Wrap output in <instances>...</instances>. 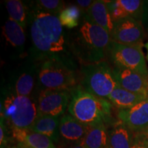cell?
Here are the masks:
<instances>
[{
	"label": "cell",
	"instance_id": "obj_1",
	"mask_svg": "<svg viewBox=\"0 0 148 148\" xmlns=\"http://www.w3.org/2000/svg\"><path fill=\"white\" fill-rule=\"evenodd\" d=\"M27 16L32 43L31 58L42 61L64 55L66 40L58 16L42 12L34 6Z\"/></svg>",
	"mask_w": 148,
	"mask_h": 148
},
{
	"label": "cell",
	"instance_id": "obj_2",
	"mask_svg": "<svg viewBox=\"0 0 148 148\" xmlns=\"http://www.w3.org/2000/svg\"><path fill=\"white\" fill-rule=\"evenodd\" d=\"M111 41L110 35L84 16L80 24L71 31L68 46L74 56L86 64L103 60Z\"/></svg>",
	"mask_w": 148,
	"mask_h": 148
},
{
	"label": "cell",
	"instance_id": "obj_3",
	"mask_svg": "<svg viewBox=\"0 0 148 148\" xmlns=\"http://www.w3.org/2000/svg\"><path fill=\"white\" fill-rule=\"evenodd\" d=\"M68 111L75 119L88 126L108 123L111 119L112 103L86 91L78 84L71 91Z\"/></svg>",
	"mask_w": 148,
	"mask_h": 148
},
{
	"label": "cell",
	"instance_id": "obj_4",
	"mask_svg": "<svg viewBox=\"0 0 148 148\" xmlns=\"http://www.w3.org/2000/svg\"><path fill=\"white\" fill-rule=\"evenodd\" d=\"M41 62L37 77L41 90H72L78 85L76 69L71 58L62 55L51 57Z\"/></svg>",
	"mask_w": 148,
	"mask_h": 148
},
{
	"label": "cell",
	"instance_id": "obj_5",
	"mask_svg": "<svg viewBox=\"0 0 148 148\" xmlns=\"http://www.w3.org/2000/svg\"><path fill=\"white\" fill-rule=\"evenodd\" d=\"M38 114V102L31 97L8 94L1 101V116L12 129L29 130Z\"/></svg>",
	"mask_w": 148,
	"mask_h": 148
},
{
	"label": "cell",
	"instance_id": "obj_6",
	"mask_svg": "<svg viewBox=\"0 0 148 148\" xmlns=\"http://www.w3.org/2000/svg\"><path fill=\"white\" fill-rule=\"evenodd\" d=\"M80 85L84 89L98 97L108 99L119 86L112 68L106 61L85 64L81 69Z\"/></svg>",
	"mask_w": 148,
	"mask_h": 148
},
{
	"label": "cell",
	"instance_id": "obj_7",
	"mask_svg": "<svg viewBox=\"0 0 148 148\" xmlns=\"http://www.w3.org/2000/svg\"><path fill=\"white\" fill-rule=\"evenodd\" d=\"M141 45H123L111 40L106 51L114 66L136 71L148 77V69Z\"/></svg>",
	"mask_w": 148,
	"mask_h": 148
},
{
	"label": "cell",
	"instance_id": "obj_8",
	"mask_svg": "<svg viewBox=\"0 0 148 148\" xmlns=\"http://www.w3.org/2000/svg\"><path fill=\"white\" fill-rule=\"evenodd\" d=\"M145 29L140 20L132 17L121 18L114 21L111 40L123 45L143 46Z\"/></svg>",
	"mask_w": 148,
	"mask_h": 148
},
{
	"label": "cell",
	"instance_id": "obj_9",
	"mask_svg": "<svg viewBox=\"0 0 148 148\" xmlns=\"http://www.w3.org/2000/svg\"><path fill=\"white\" fill-rule=\"evenodd\" d=\"M71 90L65 89H44L38 97L39 114L60 117L69 107Z\"/></svg>",
	"mask_w": 148,
	"mask_h": 148
},
{
	"label": "cell",
	"instance_id": "obj_10",
	"mask_svg": "<svg viewBox=\"0 0 148 148\" xmlns=\"http://www.w3.org/2000/svg\"><path fill=\"white\" fill-rule=\"evenodd\" d=\"M38 66L33 62H27L25 65L14 71L8 81V89L5 95H12L29 97L35 86V79L38 73Z\"/></svg>",
	"mask_w": 148,
	"mask_h": 148
},
{
	"label": "cell",
	"instance_id": "obj_11",
	"mask_svg": "<svg viewBox=\"0 0 148 148\" xmlns=\"http://www.w3.org/2000/svg\"><path fill=\"white\" fill-rule=\"evenodd\" d=\"M117 116L134 134L144 132L148 128V98L132 108L119 110Z\"/></svg>",
	"mask_w": 148,
	"mask_h": 148
},
{
	"label": "cell",
	"instance_id": "obj_12",
	"mask_svg": "<svg viewBox=\"0 0 148 148\" xmlns=\"http://www.w3.org/2000/svg\"><path fill=\"white\" fill-rule=\"evenodd\" d=\"M112 72L120 87L147 96L148 77L132 70L116 66L112 68Z\"/></svg>",
	"mask_w": 148,
	"mask_h": 148
},
{
	"label": "cell",
	"instance_id": "obj_13",
	"mask_svg": "<svg viewBox=\"0 0 148 148\" xmlns=\"http://www.w3.org/2000/svg\"><path fill=\"white\" fill-rule=\"evenodd\" d=\"M89 126L80 123L73 116L65 114L60 118V140L72 145L82 143Z\"/></svg>",
	"mask_w": 148,
	"mask_h": 148
},
{
	"label": "cell",
	"instance_id": "obj_14",
	"mask_svg": "<svg viewBox=\"0 0 148 148\" xmlns=\"http://www.w3.org/2000/svg\"><path fill=\"white\" fill-rule=\"evenodd\" d=\"M108 10L114 21L127 17L141 21L143 3L141 0L106 1Z\"/></svg>",
	"mask_w": 148,
	"mask_h": 148
},
{
	"label": "cell",
	"instance_id": "obj_15",
	"mask_svg": "<svg viewBox=\"0 0 148 148\" xmlns=\"http://www.w3.org/2000/svg\"><path fill=\"white\" fill-rule=\"evenodd\" d=\"M12 135L20 148H56L50 138L29 130L12 128Z\"/></svg>",
	"mask_w": 148,
	"mask_h": 148
},
{
	"label": "cell",
	"instance_id": "obj_16",
	"mask_svg": "<svg viewBox=\"0 0 148 148\" xmlns=\"http://www.w3.org/2000/svg\"><path fill=\"white\" fill-rule=\"evenodd\" d=\"M84 16L93 23L104 29L110 35L114 27V21L111 17L106 1H94Z\"/></svg>",
	"mask_w": 148,
	"mask_h": 148
},
{
	"label": "cell",
	"instance_id": "obj_17",
	"mask_svg": "<svg viewBox=\"0 0 148 148\" xmlns=\"http://www.w3.org/2000/svg\"><path fill=\"white\" fill-rule=\"evenodd\" d=\"M60 118L61 116L58 117L38 114L29 130L47 136L53 143H58L60 140L59 127Z\"/></svg>",
	"mask_w": 148,
	"mask_h": 148
},
{
	"label": "cell",
	"instance_id": "obj_18",
	"mask_svg": "<svg viewBox=\"0 0 148 148\" xmlns=\"http://www.w3.org/2000/svg\"><path fill=\"white\" fill-rule=\"evenodd\" d=\"M109 145L112 148H131L134 133L123 122H113L108 130Z\"/></svg>",
	"mask_w": 148,
	"mask_h": 148
},
{
	"label": "cell",
	"instance_id": "obj_19",
	"mask_svg": "<svg viewBox=\"0 0 148 148\" xmlns=\"http://www.w3.org/2000/svg\"><path fill=\"white\" fill-rule=\"evenodd\" d=\"M146 99H147L146 95L129 91L119 86L111 92L108 98L110 103L119 110L132 108Z\"/></svg>",
	"mask_w": 148,
	"mask_h": 148
},
{
	"label": "cell",
	"instance_id": "obj_20",
	"mask_svg": "<svg viewBox=\"0 0 148 148\" xmlns=\"http://www.w3.org/2000/svg\"><path fill=\"white\" fill-rule=\"evenodd\" d=\"M86 148H106L109 145L108 133L105 123L89 126L82 143Z\"/></svg>",
	"mask_w": 148,
	"mask_h": 148
},
{
	"label": "cell",
	"instance_id": "obj_21",
	"mask_svg": "<svg viewBox=\"0 0 148 148\" xmlns=\"http://www.w3.org/2000/svg\"><path fill=\"white\" fill-rule=\"evenodd\" d=\"M3 34L7 41L12 47L21 49L25 42L24 28L19 24L8 18L3 27Z\"/></svg>",
	"mask_w": 148,
	"mask_h": 148
},
{
	"label": "cell",
	"instance_id": "obj_22",
	"mask_svg": "<svg viewBox=\"0 0 148 148\" xmlns=\"http://www.w3.org/2000/svg\"><path fill=\"white\" fill-rule=\"evenodd\" d=\"M5 8L8 11L9 18L25 28L27 25L28 16L27 9L20 0H8L5 1Z\"/></svg>",
	"mask_w": 148,
	"mask_h": 148
},
{
	"label": "cell",
	"instance_id": "obj_23",
	"mask_svg": "<svg viewBox=\"0 0 148 148\" xmlns=\"http://www.w3.org/2000/svg\"><path fill=\"white\" fill-rule=\"evenodd\" d=\"M82 10L76 5L65 7L58 14V18L62 26L73 29L79 25Z\"/></svg>",
	"mask_w": 148,
	"mask_h": 148
},
{
	"label": "cell",
	"instance_id": "obj_24",
	"mask_svg": "<svg viewBox=\"0 0 148 148\" xmlns=\"http://www.w3.org/2000/svg\"><path fill=\"white\" fill-rule=\"evenodd\" d=\"M33 6L42 12L56 16H58L65 8L64 2L60 0H36Z\"/></svg>",
	"mask_w": 148,
	"mask_h": 148
},
{
	"label": "cell",
	"instance_id": "obj_25",
	"mask_svg": "<svg viewBox=\"0 0 148 148\" xmlns=\"http://www.w3.org/2000/svg\"><path fill=\"white\" fill-rule=\"evenodd\" d=\"M131 148H148V139L145 132L134 134Z\"/></svg>",
	"mask_w": 148,
	"mask_h": 148
},
{
	"label": "cell",
	"instance_id": "obj_26",
	"mask_svg": "<svg viewBox=\"0 0 148 148\" xmlns=\"http://www.w3.org/2000/svg\"><path fill=\"white\" fill-rule=\"evenodd\" d=\"M0 123H1L0 125V145H1V148H6V145L8 141V136L5 125V119L1 116Z\"/></svg>",
	"mask_w": 148,
	"mask_h": 148
},
{
	"label": "cell",
	"instance_id": "obj_27",
	"mask_svg": "<svg viewBox=\"0 0 148 148\" xmlns=\"http://www.w3.org/2000/svg\"><path fill=\"white\" fill-rule=\"evenodd\" d=\"M141 22L145 29L148 30V0L143 1Z\"/></svg>",
	"mask_w": 148,
	"mask_h": 148
},
{
	"label": "cell",
	"instance_id": "obj_28",
	"mask_svg": "<svg viewBox=\"0 0 148 148\" xmlns=\"http://www.w3.org/2000/svg\"><path fill=\"white\" fill-rule=\"evenodd\" d=\"M93 1H92V0H77L76 1V3L80 8V10H82L83 14H84L91 6Z\"/></svg>",
	"mask_w": 148,
	"mask_h": 148
},
{
	"label": "cell",
	"instance_id": "obj_29",
	"mask_svg": "<svg viewBox=\"0 0 148 148\" xmlns=\"http://www.w3.org/2000/svg\"><path fill=\"white\" fill-rule=\"evenodd\" d=\"M67 148H86L84 147L82 144L81 143H78V144H75V145H71L70 147H67Z\"/></svg>",
	"mask_w": 148,
	"mask_h": 148
},
{
	"label": "cell",
	"instance_id": "obj_30",
	"mask_svg": "<svg viewBox=\"0 0 148 148\" xmlns=\"http://www.w3.org/2000/svg\"><path fill=\"white\" fill-rule=\"evenodd\" d=\"M145 47L146 48V49H147V56H146V58H147L148 60V40L147 42L145 44Z\"/></svg>",
	"mask_w": 148,
	"mask_h": 148
},
{
	"label": "cell",
	"instance_id": "obj_31",
	"mask_svg": "<svg viewBox=\"0 0 148 148\" xmlns=\"http://www.w3.org/2000/svg\"><path fill=\"white\" fill-rule=\"evenodd\" d=\"M6 148H20L18 146H10V147H7Z\"/></svg>",
	"mask_w": 148,
	"mask_h": 148
},
{
	"label": "cell",
	"instance_id": "obj_32",
	"mask_svg": "<svg viewBox=\"0 0 148 148\" xmlns=\"http://www.w3.org/2000/svg\"><path fill=\"white\" fill-rule=\"evenodd\" d=\"M144 132H145L146 136H147V139H148V128H147V130H145Z\"/></svg>",
	"mask_w": 148,
	"mask_h": 148
},
{
	"label": "cell",
	"instance_id": "obj_33",
	"mask_svg": "<svg viewBox=\"0 0 148 148\" xmlns=\"http://www.w3.org/2000/svg\"><path fill=\"white\" fill-rule=\"evenodd\" d=\"M106 148H112V147H110V145H108V147H106Z\"/></svg>",
	"mask_w": 148,
	"mask_h": 148
},
{
	"label": "cell",
	"instance_id": "obj_34",
	"mask_svg": "<svg viewBox=\"0 0 148 148\" xmlns=\"http://www.w3.org/2000/svg\"><path fill=\"white\" fill-rule=\"evenodd\" d=\"M147 98H148V93H147Z\"/></svg>",
	"mask_w": 148,
	"mask_h": 148
}]
</instances>
